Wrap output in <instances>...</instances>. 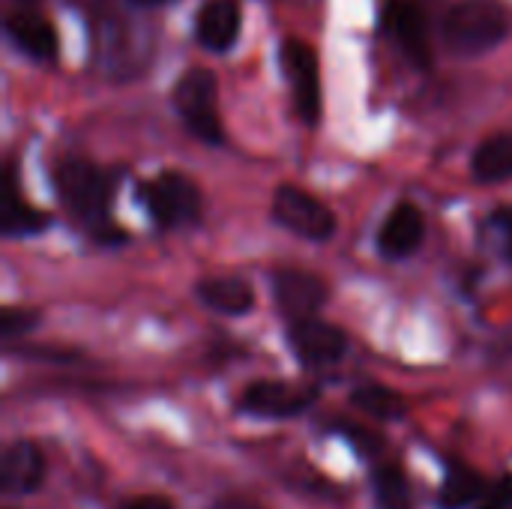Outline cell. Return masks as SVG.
I'll use <instances>...</instances> for the list:
<instances>
[{
	"instance_id": "cell-7",
	"label": "cell",
	"mask_w": 512,
	"mask_h": 509,
	"mask_svg": "<svg viewBox=\"0 0 512 509\" xmlns=\"http://www.w3.org/2000/svg\"><path fill=\"white\" fill-rule=\"evenodd\" d=\"M318 399L315 387L303 384H285V381H255L240 396V411L252 417H270V420H288L306 414Z\"/></svg>"
},
{
	"instance_id": "cell-24",
	"label": "cell",
	"mask_w": 512,
	"mask_h": 509,
	"mask_svg": "<svg viewBox=\"0 0 512 509\" xmlns=\"http://www.w3.org/2000/svg\"><path fill=\"white\" fill-rule=\"evenodd\" d=\"M126 509H174V504L162 495H144V498H135Z\"/></svg>"
},
{
	"instance_id": "cell-28",
	"label": "cell",
	"mask_w": 512,
	"mask_h": 509,
	"mask_svg": "<svg viewBox=\"0 0 512 509\" xmlns=\"http://www.w3.org/2000/svg\"><path fill=\"white\" fill-rule=\"evenodd\" d=\"M21 6H30V3H36V0H18Z\"/></svg>"
},
{
	"instance_id": "cell-12",
	"label": "cell",
	"mask_w": 512,
	"mask_h": 509,
	"mask_svg": "<svg viewBox=\"0 0 512 509\" xmlns=\"http://www.w3.org/2000/svg\"><path fill=\"white\" fill-rule=\"evenodd\" d=\"M240 3L237 0H207L195 18V36L210 51H228L240 33Z\"/></svg>"
},
{
	"instance_id": "cell-8",
	"label": "cell",
	"mask_w": 512,
	"mask_h": 509,
	"mask_svg": "<svg viewBox=\"0 0 512 509\" xmlns=\"http://www.w3.org/2000/svg\"><path fill=\"white\" fill-rule=\"evenodd\" d=\"M273 294L288 318V324H303L318 315V309L327 303V285L315 273L306 270H282L273 276Z\"/></svg>"
},
{
	"instance_id": "cell-9",
	"label": "cell",
	"mask_w": 512,
	"mask_h": 509,
	"mask_svg": "<svg viewBox=\"0 0 512 509\" xmlns=\"http://www.w3.org/2000/svg\"><path fill=\"white\" fill-rule=\"evenodd\" d=\"M288 342L294 348V354L300 357V363L321 369V366H333L345 357L348 339L339 327L327 324V321H303V324H291L288 330Z\"/></svg>"
},
{
	"instance_id": "cell-16",
	"label": "cell",
	"mask_w": 512,
	"mask_h": 509,
	"mask_svg": "<svg viewBox=\"0 0 512 509\" xmlns=\"http://www.w3.org/2000/svg\"><path fill=\"white\" fill-rule=\"evenodd\" d=\"M51 225V216L18 195L15 168H6V207H3V234L6 237H33Z\"/></svg>"
},
{
	"instance_id": "cell-19",
	"label": "cell",
	"mask_w": 512,
	"mask_h": 509,
	"mask_svg": "<svg viewBox=\"0 0 512 509\" xmlns=\"http://www.w3.org/2000/svg\"><path fill=\"white\" fill-rule=\"evenodd\" d=\"M372 486H375V498L381 509H411L414 498H411V486L405 480V474L396 465H381L372 474Z\"/></svg>"
},
{
	"instance_id": "cell-18",
	"label": "cell",
	"mask_w": 512,
	"mask_h": 509,
	"mask_svg": "<svg viewBox=\"0 0 512 509\" xmlns=\"http://www.w3.org/2000/svg\"><path fill=\"white\" fill-rule=\"evenodd\" d=\"M480 498H486V480L477 471H471L465 465H456L447 474V480H444V486L438 492V507L465 509L471 507V504H477Z\"/></svg>"
},
{
	"instance_id": "cell-6",
	"label": "cell",
	"mask_w": 512,
	"mask_h": 509,
	"mask_svg": "<svg viewBox=\"0 0 512 509\" xmlns=\"http://www.w3.org/2000/svg\"><path fill=\"white\" fill-rule=\"evenodd\" d=\"M279 63L291 84V99L297 114L312 126L321 117V72L315 51L300 39H285L279 45Z\"/></svg>"
},
{
	"instance_id": "cell-13",
	"label": "cell",
	"mask_w": 512,
	"mask_h": 509,
	"mask_svg": "<svg viewBox=\"0 0 512 509\" xmlns=\"http://www.w3.org/2000/svg\"><path fill=\"white\" fill-rule=\"evenodd\" d=\"M6 33L33 60L57 57V30L48 18H42L33 9H15L12 15H6Z\"/></svg>"
},
{
	"instance_id": "cell-25",
	"label": "cell",
	"mask_w": 512,
	"mask_h": 509,
	"mask_svg": "<svg viewBox=\"0 0 512 509\" xmlns=\"http://www.w3.org/2000/svg\"><path fill=\"white\" fill-rule=\"evenodd\" d=\"M210 509H264L258 501H249V498H222L216 501Z\"/></svg>"
},
{
	"instance_id": "cell-14",
	"label": "cell",
	"mask_w": 512,
	"mask_h": 509,
	"mask_svg": "<svg viewBox=\"0 0 512 509\" xmlns=\"http://www.w3.org/2000/svg\"><path fill=\"white\" fill-rule=\"evenodd\" d=\"M3 489L9 495H30L45 480V459L33 441H15L3 453V471H0Z\"/></svg>"
},
{
	"instance_id": "cell-27",
	"label": "cell",
	"mask_w": 512,
	"mask_h": 509,
	"mask_svg": "<svg viewBox=\"0 0 512 509\" xmlns=\"http://www.w3.org/2000/svg\"><path fill=\"white\" fill-rule=\"evenodd\" d=\"M138 6H162V3H171V0H132Z\"/></svg>"
},
{
	"instance_id": "cell-1",
	"label": "cell",
	"mask_w": 512,
	"mask_h": 509,
	"mask_svg": "<svg viewBox=\"0 0 512 509\" xmlns=\"http://www.w3.org/2000/svg\"><path fill=\"white\" fill-rule=\"evenodd\" d=\"M54 192L60 204L84 225L96 240H117L123 237L117 228H111L108 213H111V198H114V183L117 177L87 159H63L51 171Z\"/></svg>"
},
{
	"instance_id": "cell-26",
	"label": "cell",
	"mask_w": 512,
	"mask_h": 509,
	"mask_svg": "<svg viewBox=\"0 0 512 509\" xmlns=\"http://www.w3.org/2000/svg\"><path fill=\"white\" fill-rule=\"evenodd\" d=\"M498 219H501V228H504V234H507V255H510L512 261V207L510 210H504Z\"/></svg>"
},
{
	"instance_id": "cell-5",
	"label": "cell",
	"mask_w": 512,
	"mask_h": 509,
	"mask_svg": "<svg viewBox=\"0 0 512 509\" xmlns=\"http://www.w3.org/2000/svg\"><path fill=\"white\" fill-rule=\"evenodd\" d=\"M273 219L282 228H288L291 234L312 240V243H324L336 234L333 210L321 198L309 195L300 186H288V183L279 186L273 195Z\"/></svg>"
},
{
	"instance_id": "cell-23",
	"label": "cell",
	"mask_w": 512,
	"mask_h": 509,
	"mask_svg": "<svg viewBox=\"0 0 512 509\" xmlns=\"http://www.w3.org/2000/svg\"><path fill=\"white\" fill-rule=\"evenodd\" d=\"M345 432H348V438L363 450V453H375L378 447H381V441L378 438H369V432L366 429H357V426H345Z\"/></svg>"
},
{
	"instance_id": "cell-21",
	"label": "cell",
	"mask_w": 512,
	"mask_h": 509,
	"mask_svg": "<svg viewBox=\"0 0 512 509\" xmlns=\"http://www.w3.org/2000/svg\"><path fill=\"white\" fill-rule=\"evenodd\" d=\"M39 324V318H36V312H24V309H6L3 312V336L6 339H15V336H21V333H27V330H33Z\"/></svg>"
},
{
	"instance_id": "cell-2",
	"label": "cell",
	"mask_w": 512,
	"mask_h": 509,
	"mask_svg": "<svg viewBox=\"0 0 512 509\" xmlns=\"http://www.w3.org/2000/svg\"><path fill=\"white\" fill-rule=\"evenodd\" d=\"M507 36V12L495 0H459L444 18V39L459 54H483Z\"/></svg>"
},
{
	"instance_id": "cell-3",
	"label": "cell",
	"mask_w": 512,
	"mask_h": 509,
	"mask_svg": "<svg viewBox=\"0 0 512 509\" xmlns=\"http://www.w3.org/2000/svg\"><path fill=\"white\" fill-rule=\"evenodd\" d=\"M216 96H219L216 75L210 69H204V66L186 69L177 78L174 90H171V102H174L180 120L204 144H222L225 141L219 108H216Z\"/></svg>"
},
{
	"instance_id": "cell-17",
	"label": "cell",
	"mask_w": 512,
	"mask_h": 509,
	"mask_svg": "<svg viewBox=\"0 0 512 509\" xmlns=\"http://www.w3.org/2000/svg\"><path fill=\"white\" fill-rule=\"evenodd\" d=\"M474 177L480 183H504L512 177V132H498L474 150Z\"/></svg>"
},
{
	"instance_id": "cell-22",
	"label": "cell",
	"mask_w": 512,
	"mask_h": 509,
	"mask_svg": "<svg viewBox=\"0 0 512 509\" xmlns=\"http://www.w3.org/2000/svg\"><path fill=\"white\" fill-rule=\"evenodd\" d=\"M480 509H512V477H504L495 489H489Z\"/></svg>"
},
{
	"instance_id": "cell-11",
	"label": "cell",
	"mask_w": 512,
	"mask_h": 509,
	"mask_svg": "<svg viewBox=\"0 0 512 509\" xmlns=\"http://www.w3.org/2000/svg\"><path fill=\"white\" fill-rule=\"evenodd\" d=\"M423 234H426V222H423V213L402 201L390 210V216L384 219L381 231H378V249L384 258L390 261H402L408 255H414L423 243Z\"/></svg>"
},
{
	"instance_id": "cell-4",
	"label": "cell",
	"mask_w": 512,
	"mask_h": 509,
	"mask_svg": "<svg viewBox=\"0 0 512 509\" xmlns=\"http://www.w3.org/2000/svg\"><path fill=\"white\" fill-rule=\"evenodd\" d=\"M138 195L162 228H183L198 222L201 216V192L195 180H189L180 171H162L138 186Z\"/></svg>"
},
{
	"instance_id": "cell-20",
	"label": "cell",
	"mask_w": 512,
	"mask_h": 509,
	"mask_svg": "<svg viewBox=\"0 0 512 509\" xmlns=\"http://www.w3.org/2000/svg\"><path fill=\"white\" fill-rule=\"evenodd\" d=\"M351 402H354L360 411H366V414H372V417H378V420H399V417L405 414L402 396H396L393 390L378 387V384L357 387V390L351 393Z\"/></svg>"
},
{
	"instance_id": "cell-15",
	"label": "cell",
	"mask_w": 512,
	"mask_h": 509,
	"mask_svg": "<svg viewBox=\"0 0 512 509\" xmlns=\"http://www.w3.org/2000/svg\"><path fill=\"white\" fill-rule=\"evenodd\" d=\"M195 291L204 300V306L231 318L246 315L255 306V291L240 276H210V279H201Z\"/></svg>"
},
{
	"instance_id": "cell-10",
	"label": "cell",
	"mask_w": 512,
	"mask_h": 509,
	"mask_svg": "<svg viewBox=\"0 0 512 509\" xmlns=\"http://www.w3.org/2000/svg\"><path fill=\"white\" fill-rule=\"evenodd\" d=\"M387 30L399 42V48L408 54L411 63L420 69L432 66V42H429V24L417 3L411 0H390L387 6Z\"/></svg>"
}]
</instances>
